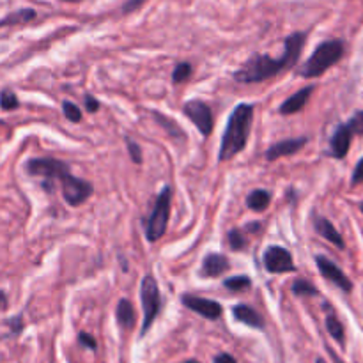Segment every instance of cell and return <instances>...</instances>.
<instances>
[{"label":"cell","instance_id":"obj_1","mask_svg":"<svg viewBox=\"0 0 363 363\" xmlns=\"http://www.w3.org/2000/svg\"><path fill=\"white\" fill-rule=\"evenodd\" d=\"M305 39H307V32H294L286 39V50L280 59H272L269 55H252L243 64V67L234 73V78L241 84H257V82L277 77L284 69H291L296 66L298 59H300Z\"/></svg>","mask_w":363,"mask_h":363},{"label":"cell","instance_id":"obj_2","mask_svg":"<svg viewBox=\"0 0 363 363\" xmlns=\"http://www.w3.org/2000/svg\"><path fill=\"white\" fill-rule=\"evenodd\" d=\"M252 121H254V106L252 105L241 103L233 110L229 121H227L222 144H220V162H229L243 151L252 130Z\"/></svg>","mask_w":363,"mask_h":363},{"label":"cell","instance_id":"obj_3","mask_svg":"<svg viewBox=\"0 0 363 363\" xmlns=\"http://www.w3.org/2000/svg\"><path fill=\"white\" fill-rule=\"evenodd\" d=\"M344 52H346V45H344L342 39H328V41H323L314 50V53L308 57L307 62L301 66L300 74L303 78L321 77L330 67L335 66L337 62L342 60Z\"/></svg>","mask_w":363,"mask_h":363},{"label":"cell","instance_id":"obj_4","mask_svg":"<svg viewBox=\"0 0 363 363\" xmlns=\"http://www.w3.org/2000/svg\"><path fill=\"white\" fill-rule=\"evenodd\" d=\"M170 202H172V190H170V186H165L156 199L151 216L145 223V236L151 243L158 241L165 234L170 216Z\"/></svg>","mask_w":363,"mask_h":363},{"label":"cell","instance_id":"obj_5","mask_svg":"<svg viewBox=\"0 0 363 363\" xmlns=\"http://www.w3.org/2000/svg\"><path fill=\"white\" fill-rule=\"evenodd\" d=\"M140 300L142 308H144V323H142L140 333L145 335L152 323H155L156 315L160 314V308H162V296H160V287L155 277H144L140 284Z\"/></svg>","mask_w":363,"mask_h":363},{"label":"cell","instance_id":"obj_6","mask_svg":"<svg viewBox=\"0 0 363 363\" xmlns=\"http://www.w3.org/2000/svg\"><path fill=\"white\" fill-rule=\"evenodd\" d=\"M60 184H62V195L64 201L69 206H80L87 201L92 195V184L87 183L84 179H78V177L71 176V174H66V176L60 179Z\"/></svg>","mask_w":363,"mask_h":363},{"label":"cell","instance_id":"obj_7","mask_svg":"<svg viewBox=\"0 0 363 363\" xmlns=\"http://www.w3.org/2000/svg\"><path fill=\"white\" fill-rule=\"evenodd\" d=\"M27 172L32 176H41L46 179H62L66 174H69V167L64 162L55 158H34L27 162Z\"/></svg>","mask_w":363,"mask_h":363},{"label":"cell","instance_id":"obj_8","mask_svg":"<svg viewBox=\"0 0 363 363\" xmlns=\"http://www.w3.org/2000/svg\"><path fill=\"white\" fill-rule=\"evenodd\" d=\"M183 112L199 128V131L204 137H209L213 133V113L211 108L204 101H201V99H191V101H188L184 105Z\"/></svg>","mask_w":363,"mask_h":363},{"label":"cell","instance_id":"obj_9","mask_svg":"<svg viewBox=\"0 0 363 363\" xmlns=\"http://www.w3.org/2000/svg\"><path fill=\"white\" fill-rule=\"evenodd\" d=\"M315 264H318L319 273H321V275L325 277L328 282H332L333 286L339 287L340 291H344V293H347V294L353 291L354 286H353V282H351L350 277H347L346 273H344L342 269L335 264V262L330 261L328 257H325V255H315Z\"/></svg>","mask_w":363,"mask_h":363},{"label":"cell","instance_id":"obj_10","mask_svg":"<svg viewBox=\"0 0 363 363\" xmlns=\"http://www.w3.org/2000/svg\"><path fill=\"white\" fill-rule=\"evenodd\" d=\"M264 268L269 273H291L296 272L293 255L282 247H269L264 252Z\"/></svg>","mask_w":363,"mask_h":363},{"label":"cell","instance_id":"obj_11","mask_svg":"<svg viewBox=\"0 0 363 363\" xmlns=\"http://www.w3.org/2000/svg\"><path fill=\"white\" fill-rule=\"evenodd\" d=\"M181 301H183V305L186 308L197 312L202 318L211 319V321H215V319H218L220 315H222V305H220L218 301L195 296V294H184V296L181 298Z\"/></svg>","mask_w":363,"mask_h":363},{"label":"cell","instance_id":"obj_12","mask_svg":"<svg viewBox=\"0 0 363 363\" xmlns=\"http://www.w3.org/2000/svg\"><path fill=\"white\" fill-rule=\"evenodd\" d=\"M353 137L354 135L351 133L350 126H347V124H340V126L335 130V133L332 135V138H330L328 155L332 156V158H337V160L346 158L347 152H350L351 140H353Z\"/></svg>","mask_w":363,"mask_h":363},{"label":"cell","instance_id":"obj_13","mask_svg":"<svg viewBox=\"0 0 363 363\" xmlns=\"http://www.w3.org/2000/svg\"><path fill=\"white\" fill-rule=\"evenodd\" d=\"M308 138L307 137H300V138H287V140L279 142V144L272 145V147L266 151V160L268 162H275V160L282 158V156H291L296 155L298 151L307 145Z\"/></svg>","mask_w":363,"mask_h":363},{"label":"cell","instance_id":"obj_14","mask_svg":"<svg viewBox=\"0 0 363 363\" xmlns=\"http://www.w3.org/2000/svg\"><path fill=\"white\" fill-rule=\"evenodd\" d=\"M312 92H314V85H308V87L300 89V91L294 92L293 96H289V98L280 105L279 112L282 113V116H293V113H298L300 110H303L305 105H307Z\"/></svg>","mask_w":363,"mask_h":363},{"label":"cell","instance_id":"obj_15","mask_svg":"<svg viewBox=\"0 0 363 363\" xmlns=\"http://www.w3.org/2000/svg\"><path fill=\"white\" fill-rule=\"evenodd\" d=\"M314 227H315V230H318L319 236L325 238V240L330 241L332 245H335L339 250H344V248H346L344 238L340 236V233L335 229V225H333L330 220L323 218V216H318V218H315V222H314Z\"/></svg>","mask_w":363,"mask_h":363},{"label":"cell","instance_id":"obj_16","mask_svg":"<svg viewBox=\"0 0 363 363\" xmlns=\"http://www.w3.org/2000/svg\"><path fill=\"white\" fill-rule=\"evenodd\" d=\"M233 314L234 319L243 323V325L259 330L264 328V319H262V315L259 314L257 311H254L252 307H248V305H236V307L233 308Z\"/></svg>","mask_w":363,"mask_h":363},{"label":"cell","instance_id":"obj_17","mask_svg":"<svg viewBox=\"0 0 363 363\" xmlns=\"http://www.w3.org/2000/svg\"><path fill=\"white\" fill-rule=\"evenodd\" d=\"M229 269V259L222 254H211L202 262V275L220 277L223 272Z\"/></svg>","mask_w":363,"mask_h":363},{"label":"cell","instance_id":"obj_18","mask_svg":"<svg viewBox=\"0 0 363 363\" xmlns=\"http://www.w3.org/2000/svg\"><path fill=\"white\" fill-rule=\"evenodd\" d=\"M117 323L121 325V328L131 330L135 326V321H137V315H135V308L131 305L130 300H121L117 303Z\"/></svg>","mask_w":363,"mask_h":363},{"label":"cell","instance_id":"obj_19","mask_svg":"<svg viewBox=\"0 0 363 363\" xmlns=\"http://www.w3.org/2000/svg\"><path fill=\"white\" fill-rule=\"evenodd\" d=\"M35 18L34 9H18L14 13L7 14L6 18L0 20V27H9V25H25Z\"/></svg>","mask_w":363,"mask_h":363},{"label":"cell","instance_id":"obj_20","mask_svg":"<svg viewBox=\"0 0 363 363\" xmlns=\"http://www.w3.org/2000/svg\"><path fill=\"white\" fill-rule=\"evenodd\" d=\"M272 202V194L266 190H254L247 199V206L252 211H264Z\"/></svg>","mask_w":363,"mask_h":363},{"label":"cell","instance_id":"obj_21","mask_svg":"<svg viewBox=\"0 0 363 363\" xmlns=\"http://www.w3.org/2000/svg\"><path fill=\"white\" fill-rule=\"evenodd\" d=\"M326 330H328L330 337H332L333 340H337L340 346L346 344V332H344V325L339 321V318H337L333 312H330V314L326 315Z\"/></svg>","mask_w":363,"mask_h":363},{"label":"cell","instance_id":"obj_22","mask_svg":"<svg viewBox=\"0 0 363 363\" xmlns=\"http://www.w3.org/2000/svg\"><path fill=\"white\" fill-rule=\"evenodd\" d=\"M293 294L294 296H318L319 291L308 280H296L293 284Z\"/></svg>","mask_w":363,"mask_h":363},{"label":"cell","instance_id":"obj_23","mask_svg":"<svg viewBox=\"0 0 363 363\" xmlns=\"http://www.w3.org/2000/svg\"><path fill=\"white\" fill-rule=\"evenodd\" d=\"M155 117H156V121H158V123L162 124V126L165 128L167 131H169L170 137H184L183 130H181V128L177 126V124L174 123L172 119H169V117L162 116V113H160V112H155Z\"/></svg>","mask_w":363,"mask_h":363},{"label":"cell","instance_id":"obj_24","mask_svg":"<svg viewBox=\"0 0 363 363\" xmlns=\"http://www.w3.org/2000/svg\"><path fill=\"white\" fill-rule=\"evenodd\" d=\"M20 106V101H18L16 94L13 91H2L0 92V108L6 110V112H11V110H16Z\"/></svg>","mask_w":363,"mask_h":363},{"label":"cell","instance_id":"obj_25","mask_svg":"<svg viewBox=\"0 0 363 363\" xmlns=\"http://www.w3.org/2000/svg\"><path fill=\"white\" fill-rule=\"evenodd\" d=\"M191 73H194V67H191V64H188V62L177 64L176 69H174V73H172L174 84H183V82H186L188 78L191 77Z\"/></svg>","mask_w":363,"mask_h":363},{"label":"cell","instance_id":"obj_26","mask_svg":"<svg viewBox=\"0 0 363 363\" xmlns=\"http://www.w3.org/2000/svg\"><path fill=\"white\" fill-rule=\"evenodd\" d=\"M223 286H225L229 291H243L252 286V280L245 275L230 277V279H227L225 282H223Z\"/></svg>","mask_w":363,"mask_h":363},{"label":"cell","instance_id":"obj_27","mask_svg":"<svg viewBox=\"0 0 363 363\" xmlns=\"http://www.w3.org/2000/svg\"><path fill=\"white\" fill-rule=\"evenodd\" d=\"M62 110H64V116H66V119L71 121V123H80L82 121V110L78 108L74 103L64 101Z\"/></svg>","mask_w":363,"mask_h":363},{"label":"cell","instance_id":"obj_28","mask_svg":"<svg viewBox=\"0 0 363 363\" xmlns=\"http://www.w3.org/2000/svg\"><path fill=\"white\" fill-rule=\"evenodd\" d=\"M229 245L233 250H243L245 247H247V240H245V236L241 234V230L238 229H233L229 233Z\"/></svg>","mask_w":363,"mask_h":363},{"label":"cell","instance_id":"obj_29","mask_svg":"<svg viewBox=\"0 0 363 363\" xmlns=\"http://www.w3.org/2000/svg\"><path fill=\"white\" fill-rule=\"evenodd\" d=\"M346 124L350 126L351 133L360 135V137H363V110H358V112L354 113V116L351 117V119L347 121Z\"/></svg>","mask_w":363,"mask_h":363},{"label":"cell","instance_id":"obj_30","mask_svg":"<svg viewBox=\"0 0 363 363\" xmlns=\"http://www.w3.org/2000/svg\"><path fill=\"white\" fill-rule=\"evenodd\" d=\"M126 145H128V151H130L131 160H133L135 163H138V165H140V163H142V149H140V145H138L137 142L131 140V138H126Z\"/></svg>","mask_w":363,"mask_h":363},{"label":"cell","instance_id":"obj_31","mask_svg":"<svg viewBox=\"0 0 363 363\" xmlns=\"http://www.w3.org/2000/svg\"><path fill=\"white\" fill-rule=\"evenodd\" d=\"M358 184H363V158L357 163L351 176V186H358Z\"/></svg>","mask_w":363,"mask_h":363},{"label":"cell","instance_id":"obj_32","mask_svg":"<svg viewBox=\"0 0 363 363\" xmlns=\"http://www.w3.org/2000/svg\"><path fill=\"white\" fill-rule=\"evenodd\" d=\"M145 2H147V0H126L123 6V13L130 14L133 13V11H138Z\"/></svg>","mask_w":363,"mask_h":363},{"label":"cell","instance_id":"obj_33","mask_svg":"<svg viewBox=\"0 0 363 363\" xmlns=\"http://www.w3.org/2000/svg\"><path fill=\"white\" fill-rule=\"evenodd\" d=\"M78 340H80L82 346H85L87 350H96V347H98L96 339L92 335H89V333H80V335H78Z\"/></svg>","mask_w":363,"mask_h":363},{"label":"cell","instance_id":"obj_34","mask_svg":"<svg viewBox=\"0 0 363 363\" xmlns=\"http://www.w3.org/2000/svg\"><path fill=\"white\" fill-rule=\"evenodd\" d=\"M7 326H9L11 332H13L14 335H18V333L23 330V321H21V315H16V318L9 319V321H7Z\"/></svg>","mask_w":363,"mask_h":363},{"label":"cell","instance_id":"obj_35","mask_svg":"<svg viewBox=\"0 0 363 363\" xmlns=\"http://www.w3.org/2000/svg\"><path fill=\"white\" fill-rule=\"evenodd\" d=\"M98 108H99L98 99H94L92 96H85V110H89V112H96Z\"/></svg>","mask_w":363,"mask_h":363},{"label":"cell","instance_id":"obj_36","mask_svg":"<svg viewBox=\"0 0 363 363\" xmlns=\"http://www.w3.org/2000/svg\"><path fill=\"white\" fill-rule=\"evenodd\" d=\"M215 363H238L236 358L229 353H222L218 357H215Z\"/></svg>","mask_w":363,"mask_h":363},{"label":"cell","instance_id":"obj_37","mask_svg":"<svg viewBox=\"0 0 363 363\" xmlns=\"http://www.w3.org/2000/svg\"><path fill=\"white\" fill-rule=\"evenodd\" d=\"M4 308H7V296L0 291V311H4Z\"/></svg>","mask_w":363,"mask_h":363},{"label":"cell","instance_id":"obj_38","mask_svg":"<svg viewBox=\"0 0 363 363\" xmlns=\"http://www.w3.org/2000/svg\"><path fill=\"white\" fill-rule=\"evenodd\" d=\"M259 227H261V225H259L257 222H252L250 225H247V230H259Z\"/></svg>","mask_w":363,"mask_h":363},{"label":"cell","instance_id":"obj_39","mask_svg":"<svg viewBox=\"0 0 363 363\" xmlns=\"http://www.w3.org/2000/svg\"><path fill=\"white\" fill-rule=\"evenodd\" d=\"M315 363H326V362L323 360V358H318V360H315Z\"/></svg>","mask_w":363,"mask_h":363},{"label":"cell","instance_id":"obj_40","mask_svg":"<svg viewBox=\"0 0 363 363\" xmlns=\"http://www.w3.org/2000/svg\"><path fill=\"white\" fill-rule=\"evenodd\" d=\"M62 2H80V0H62Z\"/></svg>","mask_w":363,"mask_h":363},{"label":"cell","instance_id":"obj_41","mask_svg":"<svg viewBox=\"0 0 363 363\" xmlns=\"http://www.w3.org/2000/svg\"><path fill=\"white\" fill-rule=\"evenodd\" d=\"M184 363H201V362H197V360H188V362H184Z\"/></svg>","mask_w":363,"mask_h":363},{"label":"cell","instance_id":"obj_42","mask_svg":"<svg viewBox=\"0 0 363 363\" xmlns=\"http://www.w3.org/2000/svg\"><path fill=\"white\" fill-rule=\"evenodd\" d=\"M360 211L363 213V202H360Z\"/></svg>","mask_w":363,"mask_h":363}]
</instances>
